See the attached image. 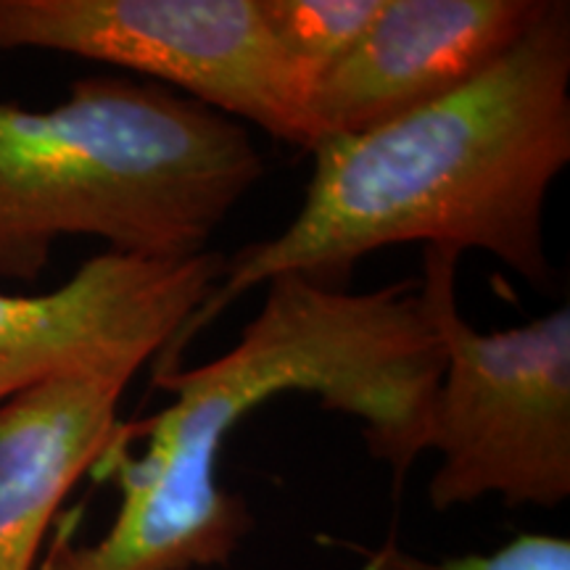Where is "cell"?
<instances>
[{"instance_id":"6da1fadb","label":"cell","mask_w":570,"mask_h":570,"mask_svg":"<svg viewBox=\"0 0 570 570\" xmlns=\"http://www.w3.org/2000/svg\"><path fill=\"white\" fill-rule=\"evenodd\" d=\"M309 154L296 217L275 238L227 256L217 291L159 370L273 277L341 288L362 256L391 246L483 252L547 288L544 206L570 164V3L547 0L502 59L449 96L373 130L327 135Z\"/></svg>"},{"instance_id":"7a4b0ae2","label":"cell","mask_w":570,"mask_h":570,"mask_svg":"<svg viewBox=\"0 0 570 570\" xmlns=\"http://www.w3.org/2000/svg\"><path fill=\"white\" fill-rule=\"evenodd\" d=\"M265 288V306L223 356L156 373L173 402L125 423L98 465L127 510L202 550H238L254 529L219 468L230 433L275 396L315 394L323 410L360 420L370 458L396 481L425 452L444 354L420 281L354 294L281 275Z\"/></svg>"},{"instance_id":"3957f363","label":"cell","mask_w":570,"mask_h":570,"mask_svg":"<svg viewBox=\"0 0 570 570\" xmlns=\"http://www.w3.org/2000/svg\"><path fill=\"white\" fill-rule=\"evenodd\" d=\"M265 175L246 125L156 82L90 75L48 109L0 101V281H38L67 235L204 254Z\"/></svg>"},{"instance_id":"277c9868","label":"cell","mask_w":570,"mask_h":570,"mask_svg":"<svg viewBox=\"0 0 570 570\" xmlns=\"http://www.w3.org/2000/svg\"><path fill=\"white\" fill-rule=\"evenodd\" d=\"M458 252L423 248V291L444 367L428 420L433 510L494 497L560 508L570 497V309L481 333L458 304Z\"/></svg>"},{"instance_id":"5b68a950","label":"cell","mask_w":570,"mask_h":570,"mask_svg":"<svg viewBox=\"0 0 570 570\" xmlns=\"http://www.w3.org/2000/svg\"><path fill=\"white\" fill-rule=\"evenodd\" d=\"M106 63L309 151L312 82L259 0H0V53Z\"/></svg>"},{"instance_id":"8992f818","label":"cell","mask_w":570,"mask_h":570,"mask_svg":"<svg viewBox=\"0 0 570 570\" xmlns=\"http://www.w3.org/2000/svg\"><path fill=\"white\" fill-rule=\"evenodd\" d=\"M225 259L212 248L185 259L101 252L48 294L0 291V407L42 383L167 352L217 291Z\"/></svg>"},{"instance_id":"52a82bcc","label":"cell","mask_w":570,"mask_h":570,"mask_svg":"<svg viewBox=\"0 0 570 570\" xmlns=\"http://www.w3.org/2000/svg\"><path fill=\"white\" fill-rule=\"evenodd\" d=\"M544 9L547 0H383L312 88L317 140L373 130L449 96L502 59Z\"/></svg>"},{"instance_id":"ba28073f","label":"cell","mask_w":570,"mask_h":570,"mask_svg":"<svg viewBox=\"0 0 570 570\" xmlns=\"http://www.w3.org/2000/svg\"><path fill=\"white\" fill-rule=\"evenodd\" d=\"M140 367L42 383L0 407V570H38L63 502L122 436Z\"/></svg>"},{"instance_id":"9c48e42d","label":"cell","mask_w":570,"mask_h":570,"mask_svg":"<svg viewBox=\"0 0 570 570\" xmlns=\"http://www.w3.org/2000/svg\"><path fill=\"white\" fill-rule=\"evenodd\" d=\"M259 6L285 56L315 88L367 32L383 0H259Z\"/></svg>"},{"instance_id":"30bf717a","label":"cell","mask_w":570,"mask_h":570,"mask_svg":"<svg viewBox=\"0 0 570 570\" xmlns=\"http://www.w3.org/2000/svg\"><path fill=\"white\" fill-rule=\"evenodd\" d=\"M362 570H570V539L558 533H518L491 552L428 560L396 539L365 552Z\"/></svg>"}]
</instances>
